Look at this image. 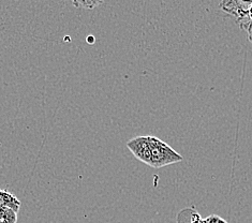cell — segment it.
<instances>
[{"label": "cell", "mask_w": 252, "mask_h": 223, "mask_svg": "<svg viewBox=\"0 0 252 223\" xmlns=\"http://www.w3.org/2000/svg\"><path fill=\"white\" fill-rule=\"evenodd\" d=\"M11 212H14V210H12L7 207H0V220L3 219L4 217H7Z\"/></svg>", "instance_id": "52a82bcc"}, {"label": "cell", "mask_w": 252, "mask_h": 223, "mask_svg": "<svg viewBox=\"0 0 252 223\" xmlns=\"http://www.w3.org/2000/svg\"><path fill=\"white\" fill-rule=\"evenodd\" d=\"M17 221V213L11 212L7 217L0 220V223H16Z\"/></svg>", "instance_id": "8992f818"}, {"label": "cell", "mask_w": 252, "mask_h": 223, "mask_svg": "<svg viewBox=\"0 0 252 223\" xmlns=\"http://www.w3.org/2000/svg\"><path fill=\"white\" fill-rule=\"evenodd\" d=\"M71 1L75 8L93 10L103 3L104 0H71Z\"/></svg>", "instance_id": "277c9868"}, {"label": "cell", "mask_w": 252, "mask_h": 223, "mask_svg": "<svg viewBox=\"0 0 252 223\" xmlns=\"http://www.w3.org/2000/svg\"><path fill=\"white\" fill-rule=\"evenodd\" d=\"M0 145H1V144H0Z\"/></svg>", "instance_id": "30bf717a"}, {"label": "cell", "mask_w": 252, "mask_h": 223, "mask_svg": "<svg viewBox=\"0 0 252 223\" xmlns=\"http://www.w3.org/2000/svg\"><path fill=\"white\" fill-rule=\"evenodd\" d=\"M252 25V7L249 9L248 14H247V28H246V32H247L248 28Z\"/></svg>", "instance_id": "ba28073f"}, {"label": "cell", "mask_w": 252, "mask_h": 223, "mask_svg": "<svg viewBox=\"0 0 252 223\" xmlns=\"http://www.w3.org/2000/svg\"><path fill=\"white\" fill-rule=\"evenodd\" d=\"M127 147L137 160L149 166L160 168L178 163L183 156L175 152L169 144L156 136H136L127 142Z\"/></svg>", "instance_id": "6da1fadb"}, {"label": "cell", "mask_w": 252, "mask_h": 223, "mask_svg": "<svg viewBox=\"0 0 252 223\" xmlns=\"http://www.w3.org/2000/svg\"><path fill=\"white\" fill-rule=\"evenodd\" d=\"M201 223H229V222L224 220L223 218H221L220 216L211 215V216H208L207 218L203 219Z\"/></svg>", "instance_id": "5b68a950"}, {"label": "cell", "mask_w": 252, "mask_h": 223, "mask_svg": "<svg viewBox=\"0 0 252 223\" xmlns=\"http://www.w3.org/2000/svg\"><path fill=\"white\" fill-rule=\"evenodd\" d=\"M252 7V0H221L220 8L225 13L235 17L242 29L247 28V14Z\"/></svg>", "instance_id": "7a4b0ae2"}, {"label": "cell", "mask_w": 252, "mask_h": 223, "mask_svg": "<svg viewBox=\"0 0 252 223\" xmlns=\"http://www.w3.org/2000/svg\"><path fill=\"white\" fill-rule=\"evenodd\" d=\"M247 33H248V39H249V41H250V43L252 44V25L248 28Z\"/></svg>", "instance_id": "9c48e42d"}, {"label": "cell", "mask_w": 252, "mask_h": 223, "mask_svg": "<svg viewBox=\"0 0 252 223\" xmlns=\"http://www.w3.org/2000/svg\"><path fill=\"white\" fill-rule=\"evenodd\" d=\"M0 207H7L19 214L21 208V201L10 191L0 189Z\"/></svg>", "instance_id": "3957f363"}]
</instances>
